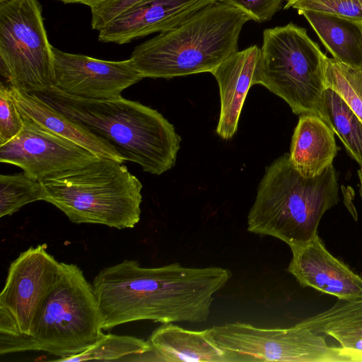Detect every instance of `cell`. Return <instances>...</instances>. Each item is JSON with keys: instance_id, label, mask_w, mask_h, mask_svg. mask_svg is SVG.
Returning a JSON list of instances; mask_svg holds the SVG:
<instances>
[{"instance_id": "6da1fadb", "label": "cell", "mask_w": 362, "mask_h": 362, "mask_svg": "<svg viewBox=\"0 0 362 362\" xmlns=\"http://www.w3.org/2000/svg\"><path fill=\"white\" fill-rule=\"evenodd\" d=\"M218 267H185L178 262L144 267L124 259L100 270L93 287L103 330L139 320L162 324L206 321L214 295L231 278Z\"/></svg>"}, {"instance_id": "7a4b0ae2", "label": "cell", "mask_w": 362, "mask_h": 362, "mask_svg": "<svg viewBox=\"0 0 362 362\" xmlns=\"http://www.w3.org/2000/svg\"><path fill=\"white\" fill-rule=\"evenodd\" d=\"M34 93L144 171L159 175L175 165L181 139L157 110L122 96L85 99L54 86Z\"/></svg>"}, {"instance_id": "3957f363", "label": "cell", "mask_w": 362, "mask_h": 362, "mask_svg": "<svg viewBox=\"0 0 362 362\" xmlns=\"http://www.w3.org/2000/svg\"><path fill=\"white\" fill-rule=\"evenodd\" d=\"M338 175L333 165L306 177L284 153L265 169L248 215L250 233L281 240L291 250L317 235L324 214L339 201Z\"/></svg>"}, {"instance_id": "277c9868", "label": "cell", "mask_w": 362, "mask_h": 362, "mask_svg": "<svg viewBox=\"0 0 362 362\" xmlns=\"http://www.w3.org/2000/svg\"><path fill=\"white\" fill-rule=\"evenodd\" d=\"M251 20L241 10L216 1L177 28L136 46L129 59L143 78L211 73L238 50L241 30Z\"/></svg>"}, {"instance_id": "5b68a950", "label": "cell", "mask_w": 362, "mask_h": 362, "mask_svg": "<svg viewBox=\"0 0 362 362\" xmlns=\"http://www.w3.org/2000/svg\"><path fill=\"white\" fill-rule=\"evenodd\" d=\"M42 183V201L58 208L72 223L124 229L140 220L143 186L121 162L101 158Z\"/></svg>"}, {"instance_id": "8992f818", "label": "cell", "mask_w": 362, "mask_h": 362, "mask_svg": "<svg viewBox=\"0 0 362 362\" xmlns=\"http://www.w3.org/2000/svg\"><path fill=\"white\" fill-rule=\"evenodd\" d=\"M93 285L75 264L62 262L61 274L32 324L33 351L60 358L81 354L104 334Z\"/></svg>"}, {"instance_id": "52a82bcc", "label": "cell", "mask_w": 362, "mask_h": 362, "mask_svg": "<svg viewBox=\"0 0 362 362\" xmlns=\"http://www.w3.org/2000/svg\"><path fill=\"white\" fill-rule=\"evenodd\" d=\"M259 84L283 99L296 115L317 114L326 86L327 56L293 23L263 31Z\"/></svg>"}, {"instance_id": "ba28073f", "label": "cell", "mask_w": 362, "mask_h": 362, "mask_svg": "<svg viewBox=\"0 0 362 362\" xmlns=\"http://www.w3.org/2000/svg\"><path fill=\"white\" fill-rule=\"evenodd\" d=\"M38 0L0 2L1 74L21 91L53 86V54Z\"/></svg>"}, {"instance_id": "9c48e42d", "label": "cell", "mask_w": 362, "mask_h": 362, "mask_svg": "<svg viewBox=\"0 0 362 362\" xmlns=\"http://www.w3.org/2000/svg\"><path fill=\"white\" fill-rule=\"evenodd\" d=\"M227 362H346L343 348L329 346L325 334L299 323L288 328H260L235 322L211 328Z\"/></svg>"}, {"instance_id": "30bf717a", "label": "cell", "mask_w": 362, "mask_h": 362, "mask_svg": "<svg viewBox=\"0 0 362 362\" xmlns=\"http://www.w3.org/2000/svg\"><path fill=\"white\" fill-rule=\"evenodd\" d=\"M23 117L21 132L0 146V162L14 165L40 181L83 169L101 158Z\"/></svg>"}, {"instance_id": "8fae6325", "label": "cell", "mask_w": 362, "mask_h": 362, "mask_svg": "<svg viewBox=\"0 0 362 362\" xmlns=\"http://www.w3.org/2000/svg\"><path fill=\"white\" fill-rule=\"evenodd\" d=\"M45 243L30 247L10 264L0 293V306L14 317L21 332L29 335L33 320L62 271Z\"/></svg>"}, {"instance_id": "7c38bea8", "label": "cell", "mask_w": 362, "mask_h": 362, "mask_svg": "<svg viewBox=\"0 0 362 362\" xmlns=\"http://www.w3.org/2000/svg\"><path fill=\"white\" fill-rule=\"evenodd\" d=\"M53 86L76 97L112 99L143 76L130 59L106 61L83 54H71L54 47Z\"/></svg>"}, {"instance_id": "4fadbf2b", "label": "cell", "mask_w": 362, "mask_h": 362, "mask_svg": "<svg viewBox=\"0 0 362 362\" xmlns=\"http://www.w3.org/2000/svg\"><path fill=\"white\" fill-rule=\"evenodd\" d=\"M216 0H144L99 31L103 42L125 44L154 33L171 30Z\"/></svg>"}, {"instance_id": "5bb4252c", "label": "cell", "mask_w": 362, "mask_h": 362, "mask_svg": "<svg viewBox=\"0 0 362 362\" xmlns=\"http://www.w3.org/2000/svg\"><path fill=\"white\" fill-rule=\"evenodd\" d=\"M291 251L293 255L287 271L300 286L339 300L362 298V277L332 255L318 235Z\"/></svg>"}, {"instance_id": "9a60e30c", "label": "cell", "mask_w": 362, "mask_h": 362, "mask_svg": "<svg viewBox=\"0 0 362 362\" xmlns=\"http://www.w3.org/2000/svg\"><path fill=\"white\" fill-rule=\"evenodd\" d=\"M262 69V49L254 45L233 52L211 72L219 87L221 112L216 133L221 139H230L235 134L247 93L259 84Z\"/></svg>"}, {"instance_id": "2e32d148", "label": "cell", "mask_w": 362, "mask_h": 362, "mask_svg": "<svg viewBox=\"0 0 362 362\" xmlns=\"http://www.w3.org/2000/svg\"><path fill=\"white\" fill-rule=\"evenodd\" d=\"M21 115L42 128L71 141L99 158L124 163L125 159L107 141L74 122L34 93L10 86Z\"/></svg>"}, {"instance_id": "e0dca14e", "label": "cell", "mask_w": 362, "mask_h": 362, "mask_svg": "<svg viewBox=\"0 0 362 362\" xmlns=\"http://www.w3.org/2000/svg\"><path fill=\"white\" fill-rule=\"evenodd\" d=\"M147 361L161 362H227L224 352L212 339L210 329L192 331L173 323L163 324L148 340Z\"/></svg>"}, {"instance_id": "ac0fdd59", "label": "cell", "mask_w": 362, "mask_h": 362, "mask_svg": "<svg viewBox=\"0 0 362 362\" xmlns=\"http://www.w3.org/2000/svg\"><path fill=\"white\" fill-rule=\"evenodd\" d=\"M334 134L319 115H300L288 153L294 168L303 176L312 177L332 165L339 150Z\"/></svg>"}, {"instance_id": "d6986e66", "label": "cell", "mask_w": 362, "mask_h": 362, "mask_svg": "<svg viewBox=\"0 0 362 362\" xmlns=\"http://www.w3.org/2000/svg\"><path fill=\"white\" fill-rule=\"evenodd\" d=\"M308 21L334 59L362 69V23L324 12L305 11Z\"/></svg>"}, {"instance_id": "ffe728a7", "label": "cell", "mask_w": 362, "mask_h": 362, "mask_svg": "<svg viewBox=\"0 0 362 362\" xmlns=\"http://www.w3.org/2000/svg\"><path fill=\"white\" fill-rule=\"evenodd\" d=\"M317 113L362 168V122L358 116L335 90L328 87L322 93Z\"/></svg>"}, {"instance_id": "44dd1931", "label": "cell", "mask_w": 362, "mask_h": 362, "mask_svg": "<svg viewBox=\"0 0 362 362\" xmlns=\"http://www.w3.org/2000/svg\"><path fill=\"white\" fill-rule=\"evenodd\" d=\"M151 350L147 341L132 336L103 334L86 351L74 356L59 358L55 361L78 362L90 360L118 361L128 356H144Z\"/></svg>"}, {"instance_id": "7402d4cb", "label": "cell", "mask_w": 362, "mask_h": 362, "mask_svg": "<svg viewBox=\"0 0 362 362\" xmlns=\"http://www.w3.org/2000/svg\"><path fill=\"white\" fill-rule=\"evenodd\" d=\"M42 181L21 173L0 175V217L10 216L25 205L42 200Z\"/></svg>"}, {"instance_id": "603a6c76", "label": "cell", "mask_w": 362, "mask_h": 362, "mask_svg": "<svg viewBox=\"0 0 362 362\" xmlns=\"http://www.w3.org/2000/svg\"><path fill=\"white\" fill-rule=\"evenodd\" d=\"M325 83L327 87L343 98L362 122V69L349 66L327 57Z\"/></svg>"}, {"instance_id": "cb8c5ba5", "label": "cell", "mask_w": 362, "mask_h": 362, "mask_svg": "<svg viewBox=\"0 0 362 362\" xmlns=\"http://www.w3.org/2000/svg\"><path fill=\"white\" fill-rule=\"evenodd\" d=\"M300 325L325 334L327 332L362 325V298L339 300L330 308L310 317Z\"/></svg>"}, {"instance_id": "d4e9b609", "label": "cell", "mask_w": 362, "mask_h": 362, "mask_svg": "<svg viewBox=\"0 0 362 362\" xmlns=\"http://www.w3.org/2000/svg\"><path fill=\"white\" fill-rule=\"evenodd\" d=\"M23 119L14 100L10 86L0 85V146L16 136L23 127Z\"/></svg>"}, {"instance_id": "484cf974", "label": "cell", "mask_w": 362, "mask_h": 362, "mask_svg": "<svg viewBox=\"0 0 362 362\" xmlns=\"http://www.w3.org/2000/svg\"><path fill=\"white\" fill-rule=\"evenodd\" d=\"M291 8L298 14L305 11H319L362 23V0H298Z\"/></svg>"}, {"instance_id": "4316f807", "label": "cell", "mask_w": 362, "mask_h": 362, "mask_svg": "<svg viewBox=\"0 0 362 362\" xmlns=\"http://www.w3.org/2000/svg\"><path fill=\"white\" fill-rule=\"evenodd\" d=\"M237 8L248 14L252 20L263 23L269 21L280 10L284 0H216Z\"/></svg>"}, {"instance_id": "83f0119b", "label": "cell", "mask_w": 362, "mask_h": 362, "mask_svg": "<svg viewBox=\"0 0 362 362\" xmlns=\"http://www.w3.org/2000/svg\"><path fill=\"white\" fill-rule=\"evenodd\" d=\"M144 0H107L92 8L91 27L100 31L119 15Z\"/></svg>"}, {"instance_id": "f1b7e54d", "label": "cell", "mask_w": 362, "mask_h": 362, "mask_svg": "<svg viewBox=\"0 0 362 362\" xmlns=\"http://www.w3.org/2000/svg\"><path fill=\"white\" fill-rule=\"evenodd\" d=\"M325 335L334 338L344 349L362 352V325L330 330Z\"/></svg>"}, {"instance_id": "f546056e", "label": "cell", "mask_w": 362, "mask_h": 362, "mask_svg": "<svg viewBox=\"0 0 362 362\" xmlns=\"http://www.w3.org/2000/svg\"><path fill=\"white\" fill-rule=\"evenodd\" d=\"M65 4H81L92 8L107 0H57Z\"/></svg>"}, {"instance_id": "4dcf8cb0", "label": "cell", "mask_w": 362, "mask_h": 362, "mask_svg": "<svg viewBox=\"0 0 362 362\" xmlns=\"http://www.w3.org/2000/svg\"><path fill=\"white\" fill-rule=\"evenodd\" d=\"M358 177L360 182L359 194L362 200V168H359L358 170Z\"/></svg>"}, {"instance_id": "1f68e13d", "label": "cell", "mask_w": 362, "mask_h": 362, "mask_svg": "<svg viewBox=\"0 0 362 362\" xmlns=\"http://www.w3.org/2000/svg\"><path fill=\"white\" fill-rule=\"evenodd\" d=\"M286 2V4L284 6V9H288L289 8H291L293 4L296 2L298 0H284Z\"/></svg>"}, {"instance_id": "d6a6232c", "label": "cell", "mask_w": 362, "mask_h": 362, "mask_svg": "<svg viewBox=\"0 0 362 362\" xmlns=\"http://www.w3.org/2000/svg\"><path fill=\"white\" fill-rule=\"evenodd\" d=\"M4 1H6V0H0V2Z\"/></svg>"}]
</instances>
